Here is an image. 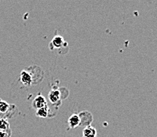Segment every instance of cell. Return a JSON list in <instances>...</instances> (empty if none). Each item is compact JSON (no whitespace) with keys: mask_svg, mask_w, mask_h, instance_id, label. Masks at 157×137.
<instances>
[{"mask_svg":"<svg viewBox=\"0 0 157 137\" xmlns=\"http://www.w3.org/2000/svg\"><path fill=\"white\" fill-rule=\"evenodd\" d=\"M11 135V129L6 130V131H0V137H10Z\"/></svg>","mask_w":157,"mask_h":137,"instance_id":"11","label":"cell"},{"mask_svg":"<svg viewBox=\"0 0 157 137\" xmlns=\"http://www.w3.org/2000/svg\"><path fill=\"white\" fill-rule=\"evenodd\" d=\"M49 114H50V109H49V106H46V107L41 108V109H37L36 110V116L38 117H40V118H47V117H49Z\"/></svg>","mask_w":157,"mask_h":137,"instance_id":"8","label":"cell"},{"mask_svg":"<svg viewBox=\"0 0 157 137\" xmlns=\"http://www.w3.org/2000/svg\"><path fill=\"white\" fill-rule=\"evenodd\" d=\"M67 123H68L70 128L71 129L78 128L81 124V119H80L79 115L78 113H73L67 120Z\"/></svg>","mask_w":157,"mask_h":137,"instance_id":"6","label":"cell"},{"mask_svg":"<svg viewBox=\"0 0 157 137\" xmlns=\"http://www.w3.org/2000/svg\"><path fill=\"white\" fill-rule=\"evenodd\" d=\"M32 106H33V109H35L36 110H37V109H41V108L48 106V102H47L46 98L43 96V95H41L40 94H39V95L36 97L35 99L33 101Z\"/></svg>","mask_w":157,"mask_h":137,"instance_id":"5","label":"cell"},{"mask_svg":"<svg viewBox=\"0 0 157 137\" xmlns=\"http://www.w3.org/2000/svg\"><path fill=\"white\" fill-rule=\"evenodd\" d=\"M10 105L7 102L0 99V113L2 114L6 113L10 109Z\"/></svg>","mask_w":157,"mask_h":137,"instance_id":"9","label":"cell"},{"mask_svg":"<svg viewBox=\"0 0 157 137\" xmlns=\"http://www.w3.org/2000/svg\"><path fill=\"white\" fill-rule=\"evenodd\" d=\"M48 99L51 102V103L54 106H57L59 107L62 103V95L60 89L58 87H52V91L48 94Z\"/></svg>","mask_w":157,"mask_h":137,"instance_id":"2","label":"cell"},{"mask_svg":"<svg viewBox=\"0 0 157 137\" xmlns=\"http://www.w3.org/2000/svg\"><path fill=\"white\" fill-rule=\"evenodd\" d=\"M9 129H10V123L7 119H0V131H6Z\"/></svg>","mask_w":157,"mask_h":137,"instance_id":"10","label":"cell"},{"mask_svg":"<svg viewBox=\"0 0 157 137\" xmlns=\"http://www.w3.org/2000/svg\"><path fill=\"white\" fill-rule=\"evenodd\" d=\"M97 131L93 126H87L83 129V137H96Z\"/></svg>","mask_w":157,"mask_h":137,"instance_id":"7","label":"cell"},{"mask_svg":"<svg viewBox=\"0 0 157 137\" xmlns=\"http://www.w3.org/2000/svg\"><path fill=\"white\" fill-rule=\"evenodd\" d=\"M20 80L23 83V85H25V87H31L32 85H33V76H32V75L29 72V71L27 68L24 69V70L21 71Z\"/></svg>","mask_w":157,"mask_h":137,"instance_id":"3","label":"cell"},{"mask_svg":"<svg viewBox=\"0 0 157 137\" xmlns=\"http://www.w3.org/2000/svg\"><path fill=\"white\" fill-rule=\"evenodd\" d=\"M79 117L81 119V124L80 126H83V127H87L90 125L93 120V115L89 111H82L79 113Z\"/></svg>","mask_w":157,"mask_h":137,"instance_id":"4","label":"cell"},{"mask_svg":"<svg viewBox=\"0 0 157 137\" xmlns=\"http://www.w3.org/2000/svg\"><path fill=\"white\" fill-rule=\"evenodd\" d=\"M49 48L51 50H58L61 51L64 49L65 52H68V43L65 41L62 36L56 35L53 37L52 41H51L50 45H49ZM61 54V52H60Z\"/></svg>","mask_w":157,"mask_h":137,"instance_id":"1","label":"cell"}]
</instances>
